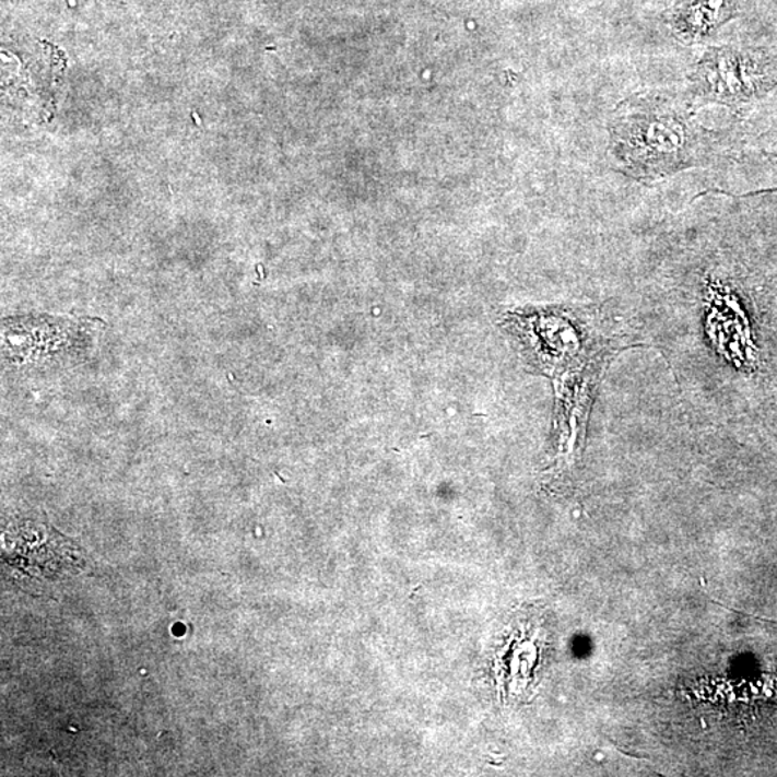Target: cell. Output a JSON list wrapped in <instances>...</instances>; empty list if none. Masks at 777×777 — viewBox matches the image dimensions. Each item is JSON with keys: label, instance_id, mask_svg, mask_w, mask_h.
<instances>
[{"label": "cell", "instance_id": "cell-5", "mask_svg": "<svg viewBox=\"0 0 777 777\" xmlns=\"http://www.w3.org/2000/svg\"><path fill=\"white\" fill-rule=\"evenodd\" d=\"M731 0H687L676 16V26L688 38H699L729 16Z\"/></svg>", "mask_w": 777, "mask_h": 777}, {"label": "cell", "instance_id": "cell-6", "mask_svg": "<svg viewBox=\"0 0 777 777\" xmlns=\"http://www.w3.org/2000/svg\"><path fill=\"white\" fill-rule=\"evenodd\" d=\"M776 156H777V152H776Z\"/></svg>", "mask_w": 777, "mask_h": 777}, {"label": "cell", "instance_id": "cell-3", "mask_svg": "<svg viewBox=\"0 0 777 777\" xmlns=\"http://www.w3.org/2000/svg\"><path fill=\"white\" fill-rule=\"evenodd\" d=\"M694 83L702 97L726 106L761 102L777 89V56L758 49H711L699 61Z\"/></svg>", "mask_w": 777, "mask_h": 777}, {"label": "cell", "instance_id": "cell-4", "mask_svg": "<svg viewBox=\"0 0 777 777\" xmlns=\"http://www.w3.org/2000/svg\"><path fill=\"white\" fill-rule=\"evenodd\" d=\"M75 325L57 318H8L3 322V352L9 361L35 362L66 353L75 340Z\"/></svg>", "mask_w": 777, "mask_h": 777}, {"label": "cell", "instance_id": "cell-1", "mask_svg": "<svg viewBox=\"0 0 777 777\" xmlns=\"http://www.w3.org/2000/svg\"><path fill=\"white\" fill-rule=\"evenodd\" d=\"M516 326L527 352L554 380L561 425L572 443L584 439L599 381L612 357L622 350L624 335L613 331L597 310L542 311L517 317Z\"/></svg>", "mask_w": 777, "mask_h": 777}, {"label": "cell", "instance_id": "cell-2", "mask_svg": "<svg viewBox=\"0 0 777 777\" xmlns=\"http://www.w3.org/2000/svg\"><path fill=\"white\" fill-rule=\"evenodd\" d=\"M611 143L622 167L651 179L693 163L697 131L690 117L667 99H634L617 113Z\"/></svg>", "mask_w": 777, "mask_h": 777}]
</instances>
